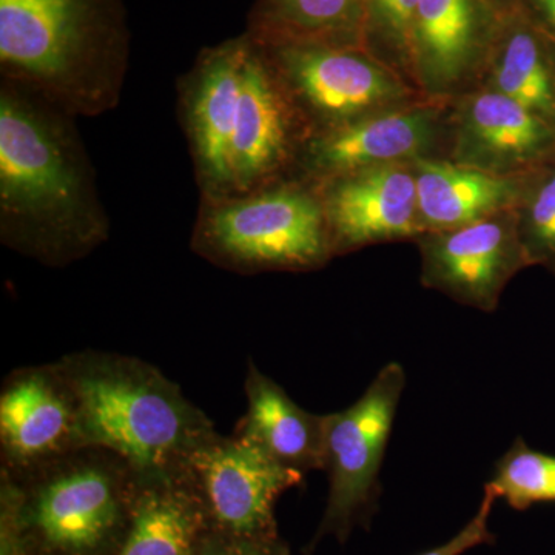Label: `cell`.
Returning a JSON list of instances; mask_svg holds the SVG:
<instances>
[{
  "mask_svg": "<svg viewBox=\"0 0 555 555\" xmlns=\"http://www.w3.org/2000/svg\"><path fill=\"white\" fill-rule=\"evenodd\" d=\"M139 486L141 477L126 460L93 447L21 477L2 474V496L16 511L22 531L51 555L115 554Z\"/></svg>",
  "mask_w": 555,
  "mask_h": 555,
  "instance_id": "4",
  "label": "cell"
},
{
  "mask_svg": "<svg viewBox=\"0 0 555 555\" xmlns=\"http://www.w3.org/2000/svg\"><path fill=\"white\" fill-rule=\"evenodd\" d=\"M514 215L529 266L555 273V158L526 173Z\"/></svg>",
  "mask_w": 555,
  "mask_h": 555,
  "instance_id": "22",
  "label": "cell"
},
{
  "mask_svg": "<svg viewBox=\"0 0 555 555\" xmlns=\"http://www.w3.org/2000/svg\"><path fill=\"white\" fill-rule=\"evenodd\" d=\"M261 46L312 134L377 115V108L403 100L397 76L361 47Z\"/></svg>",
  "mask_w": 555,
  "mask_h": 555,
  "instance_id": "6",
  "label": "cell"
},
{
  "mask_svg": "<svg viewBox=\"0 0 555 555\" xmlns=\"http://www.w3.org/2000/svg\"><path fill=\"white\" fill-rule=\"evenodd\" d=\"M270 540H244L219 535H208L201 555H275Z\"/></svg>",
  "mask_w": 555,
  "mask_h": 555,
  "instance_id": "26",
  "label": "cell"
},
{
  "mask_svg": "<svg viewBox=\"0 0 555 555\" xmlns=\"http://www.w3.org/2000/svg\"><path fill=\"white\" fill-rule=\"evenodd\" d=\"M492 2H495L503 11L514 10L518 5V0H492Z\"/></svg>",
  "mask_w": 555,
  "mask_h": 555,
  "instance_id": "28",
  "label": "cell"
},
{
  "mask_svg": "<svg viewBox=\"0 0 555 555\" xmlns=\"http://www.w3.org/2000/svg\"><path fill=\"white\" fill-rule=\"evenodd\" d=\"M248 50L247 33L199 51L178 80V116L201 199L233 196L232 139Z\"/></svg>",
  "mask_w": 555,
  "mask_h": 555,
  "instance_id": "9",
  "label": "cell"
},
{
  "mask_svg": "<svg viewBox=\"0 0 555 555\" xmlns=\"http://www.w3.org/2000/svg\"><path fill=\"white\" fill-rule=\"evenodd\" d=\"M366 0H255L248 35L261 43L363 49Z\"/></svg>",
  "mask_w": 555,
  "mask_h": 555,
  "instance_id": "20",
  "label": "cell"
},
{
  "mask_svg": "<svg viewBox=\"0 0 555 555\" xmlns=\"http://www.w3.org/2000/svg\"><path fill=\"white\" fill-rule=\"evenodd\" d=\"M551 40V49H553V57H554V64H555V36H547Z\"/></svg>",
  "mask_w": 555,
  "mask_h": 555,
  "instance_id": "29",
  "label": "cell"
},
{
  "mask_svg": "<svg viewBox=\"0 0 555 555\" xmlns=\"http://www.w3.org/2000/svg\"><path fill=\"white\" fill-rule=\"evenodd\" d=\"M247 36L232 139L233 196L292 177L312 134L268 53Z\"/></svg>",
  "mask_w": 555,
  "mask_h": 555,
  "instance_id": "10",
  "label": "cell"
},
{
  "mask_svg": "<svg viewBox=\"0 0 555 555\" xmlns=\"http://www.w3.org/2000/svg\"><path fill=\"white\" fill-rule=\"evenodd\" d=\"M57 364L78 401L86 447L119 455L141 478L184 473L218 433L181 386L141 358L82 350Z\"/></svg>",
  "mask_w": 555,
  "mask_h": 555,
  "instance_id": "3",
  "label": "cell"
},
{
  "mask_svg": "<svg viewBox=\"0 0 555 555\" xmlns=\"http://www.w3.org/2000/svg\"><path fill=\"white\" fill-rule=\"evenodd\" d=\"M406 386V372L387 363L345 411L326 415L328 499L321 534L343 537L378 492V477Z\"/></svg>",
  "mask_w": 555,
  "mask_h": 555,
  "instance_id": "7",
  "label": "cell"
},
{
  "mask_svg": "<svg viewBox=\"0 0 555 555\" xmlns=\"http://www.w3.org/2000/svg\"><path fill=\"white\" fill-rule=\"evenodd\" d=\"M80 448L78 401L57 361L11 372L0 390V473L21 477Z\"/></svg>",
  "mask_w": 555,
  "mask_h": 555,
  "instance_id": "11",
  "label": "cell"
},
{
  "mask_svg": "<svg viewBox=\"0 0 555 555\" xmlns=\"http://www.w3.org/2000/svg\"><path fill=\"white\" fill-rule=\"evenodd\" d=\"M496 495L495 492L485 486V495L481 500L478 513L451 540L443 543L441 546L434 547V550L427 551L422 555H462L466 551L473 550L478 545H483L491 540V531H489V518H491L492 507L495 505Z\"/></svg>",
  "mask_w": 555,
  "mask_h": 555,
  "instance_id": "25",
  "label": "cell"
},
{
  "mask_svg": "<svg viewBox=\"0 0 555 555\" xmlns=\"http://www.w3.org/2000/svg\"><path fill=\"white\" fill-rule=\"evenodd\" d=\"M507 11L492 0H418L414 69L430 89L460 82L491 60Z\"/></svg>",
  "mask_w": 555,
  "mask_h": 555,
  "instance_id": "15",
  "label": "cell"
},
{
  "mask_svg": "<svg viewBox=\"0 0 555 555\" xmlns=\"http://www.w3.org/2000/svg\"><path fill=\"white\" fill-rule=\"evenodd\" d=\"M247 411L235 436L264 452L278 465L295 473L324 470L326 415L306 411L275 379L248 361L244 379Z\"/></svg>",
  "mask_w": 555,
  "mask_h": 555,
  "instance_id": "16",
  "label": "cell"
},
{
  "mask_svg": "<svg viewBox=\"0 0 555 555\" xmlns=\"http://www.w3.org/2000/svg\"><path fill=\"white\" fill-rule=\"evenodd\" d=\"M462 150L478 169L528 173L555 158V126L499 91L478 94L465 112Z\"/></svg>",
  "mask_w": 555,
  "mask_h": 555,
  "instance_id": "17",
  "label": "cell"
},
{
  "mask_svg": "<svg viewBox=\"0 0 555 555\" xmlns=\"http://www.w3.org/2000/svg\"><path fill=\"white\" fill-rule=\"evenodd\" d=\"M211 534L188 474L141 478L129 529L113 555H201Z\"/></svg>",
  "mask_w": 555,
  "mask_h": 555,
  "instance_id": "18",
  "label": "cell"
},
{
  "mask_svg": "<svg viewBox=\"0 0 555 555\" xmlns=\"http://www.w3.org/2000/svg\"><path fill=\"white\" fill-rule=\"evenodd\" d=\"M315 185L326 210L335 255L382 241L425 235L415 173L400 163L353 171Z\"/></svg>",
  "mask_w": 555,
  "mask_h": 555,
  "instance_id": "13",
  "label": "cell"
},
{
  "mask_svg": "<svg viewBox=\"0 0 555 555\" xmlns=\"http://www.w3.org/2000/svg\"><path fill=\"white\" fill-rule=\"evenodd\" d=\"M491 61L496 91L555 126L551 40L518 7L507 11Z\"/></svg>",
  "mask_w": 555,
  "mask_h": 555,
  "instance_id": "21",
  "label": "cell"
},
{
  "mask_svg": "<svg viewBox=\"0 0 555 555\" xmlns=\"http://www.w3.org/2000/svg\"><path fill=\"white\" fill-rule=\"evenodd\" d=\"M185 474L201 496L211 532L270 540L273 506L305 476L273 462L254 444L217 433L190 456Z\"/></svg>",
  "mask_w": 555,
  "mask_h": 555,
  "instance_id": "8",
  "label": "cell"
},
{
  "mask_svg": "<svg viewBox=\"0 0 555 555\" xmlns=\"http://www.w3.org/2000/svg\"><path fill=\"white\" fill-rule=\"evenodd\" d=\"M76 119L0 82V243L47 268L89 257L112 229Z\"/></svg>",
  "mask_w": 555,
  "mask_h": 555,
  "instance_id": "1",
  "label": "cell"
},
{
  "mask_svg": "<svg viewBox=\"0 0 555 555\" xmlns=\"http://www.w3.org/2000/svg\"><path fill=\"white\" fill-rule=\"evenodd\" d=\"M422 280L449 297L492 312L518 270L529 268L514 210L420 240Z\"/></svg>",
  "mask_w": 555,
  "mask_h": 555,
  "instance_id": "12",
  "label": "cell"
},
{
  "mask_svg": "<svg viewBox=\"0 0 555 555\" xmlns=\"http://www.w3.org/2000/svg\"><path fill=\"white\" fill-rule=\"evenodd\" d=\"M524 175H502L473 166L418 160L416 190L425 232H444L473 224L502 208H516L525 185Z\"/></svg>",
  "mask_w": 555,
  "mask_h": 555,
  "instance_id": "19",
  "label": "cell"
},
{
  "mask_svg": "<svg viewBox=\"0 0 555 555\" xmlns=\"http://www.w3.org/2000/svg\"><path fill=\"white\" fill-rule=\"evenodd\" d=\"M516 509L535 503L555 502V455L535 451L517 437L495 463L491 481L486 483Z\"/></svg>",
  "mask_w": 555,
  "mask_h": 555,
  "instance_id": "23",
  "label": "cell"
},
{
  "mask_svg": "<svg viewBox=\"0 0 555 555\" xmlns=\"http://www.w3.org/2000/svg\"><path fill=\"white\" fill-rule=\"evenodd\" d=\"M418 0H366L363 49L382 62L414 69Z\"/></svg>",
  "mask_w": 555,
  "mask_h": 555,
  "instance_id": "24",
  "label": "cell"
},
{
  "mask_svg": "<svg viewBox=\"0 0 555 555\" xmlns=\"http://www.w3.org/2000/svg\"><path fill=\"white\" fill-rule=\"evenodd\" d=\"M130 43L124 0H0V76L75 118L118 107Z\"/></svg>",
  "mask_w": 555,
  "mask_h": 555,
  "instance_id": "2",
  "label": "cell"
},
{
  "mask_svg": "<svg viewBox=\"0 0 555 555\" xmlns=\"http://www.w3.org/2000/svg\"><path fill=\"white\" fill-rule=\"evenodd\" d=\"M517 7L540 30L555 36V0H518Z\"/></svg>",
  "mask_w": 555,
  "mask_h": 555,
  "instance_id": "27",
  "label": "cell"
},
{
  "mask_svg": "<svg viewBox=\"0 0 555 555\" xmlns=\"http://www.w3.org/2000/svg\"><path fill=\"white\" fill-rule=\"evenodd\" d=\"M190 248L241 275L308 272L337 257L317 185L295 175L230 198L201 199Z\"/></svg>",
  "mask_w": 555,
  "mask_h": 555,
  "instance_id": "5",
  "label": "cell"
},
{
  "mask_svg": "<svg viewBox=\"0 0 555 555\" xmlns=\"http://www.w3.org/2000/svg\"><path fill=\"white\" fill-rule=\"evenodd\" d=\"M436 137L433 113H383L310 134L299 155L295 177L328 181L371 167L418 156Z\"/></svg>",
  "mask_w": 555,
  "mask_h": 555,
  "instance_id": "14",
  "label": "cell"
}]
</instances>
